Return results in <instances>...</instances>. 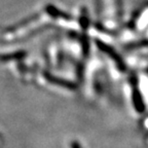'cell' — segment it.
<instances>
[{
	"label": "cell",
	"instance_id": "obj_4",
	"mask_svg": "<svg viewBox=\"0 0 148 148\" xmlns=\"http://www.w3.org/2000/svg\"><path fill=\"white\" fill-rule=\"evenodd\" d=\"M46 12H49V14H51V16H59V18H70L69 16L63 14L62 12H60L59 9L51 6V5H49V6L46 7Z\"/></svg>",
	"mask_w": 148,
	"mask_h": 148
},
{
	"label": "cell",
	"instance_id": "obj_3",
	"mask_svg": "<svg viewBox=\"0 0 148 148\" xmlns=\"http://www.w3.org/2000/svg\"><path fill=\"white\" fill-rule=\"evenodd\" d=\"M47 79L51 80V82L53 83H57L59 86H65V88H75V84L70 81H67V80H64V79H60V78H57V77H53L51 75H46Z\"/></svg>",
	"mask_w": 148,
	"mask_h": 148
},
{
	"label": "cell",
	"instance_id": "obj_5",
	"mask_svg": "<svg viewBox=\"0 0 148 148\" xmlns=\"http://www.w3.org/2000/svg\"><path fill=\"white\" fill-rule=\"evenodd\" d=\"M71 148H81V146L79 145L78 142L73 141V142H72V143H71Z\"/></svg>",
	"mask_w": 148,
	"mask_h": 148
},
{
	"label": "cell",
	"instance_id": "obj_2",
	"mask_svg": "<svg viewBox=\"0 0 148 148\" xmlns=\"http://www.w3.org/2000/svg\"><path fill=\"white\" fill-rule=\"evenodd\" d=\"M133 103H134V107L138 112H143L145 110V105H144L143 99L138 90H133Z\"/></svg>",
	"mask_w": 148,
	"mask_h": 148
},
{
	"label": "cell",
	"instance_id": "obj_1",
	"mask_svg": "<svg viewBox=\"0 0 148 148\" xmlns=\"http://www.w3.org/2000/svg\"><path fill=\"white\" fill-rule=\"evenodd\" d=\"M96 44H97V46L99 47V49H101L103 53H107V55H108L109 57H110V58L116 63L118 69L121 70V71H125V63H123V61L121 60V58L119 57V55H118V53H116V51H114L111 46H109L108 44L104 43V42H102L101 40H96Z\"/></svg>",
	"mask_w": 148,
	"mask_h": 148
}]
</instances>
